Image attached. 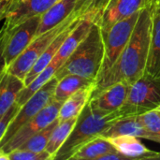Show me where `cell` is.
<instances>
[{
	"label": "cell",
	"instance_id": "6da1fadb",
	"mask_svg": "<svg viewBox=\"0 0 160 160\" xmlns=\"http://www.w3.org/2000/svg\"><path fill=\"white\" fill-rule=\"evenodd\" d=\"M152 5L141 10L128 45L111 70L97 82L93 94L119 82L132 84L146 72L153 26Z\"/></svg>",
	"mask_w": 160,
	"mask_h": 160
},
{
	"label": "cell",
	"instance_id": "7a4b0ae2",
	"mask_svg": "<svg viewBox=\"0 0 160 160\" xmlns=\"http://www.w3.org/2000/svg\"><path fill=\"white\" fill-rule=\"evenodd\" d=\"M104 52L103 32L100 24L95 21L87 36L57 70L55 77L60 80L66 75L76 74L97 81L102 67Z\"/></svg>",
	"mask_w": 160,
	"mask_h": 160
},
{
	"label": "cell",
	"instance_id": "3957f363",
	"mask_svg": "<svg viewBox=\"0 0 160 160\" xmlns=\"http://www.w3.org/2000/svg\"><path fill=\"white\" fill-rule=\"evenodd\" d=\"M124 117L119 111L102 114L94 111L88 103L78 117V121L54 160H70L74 154L86 142L101 136L114 122Z\"/></svg>",
	"mask_w": 160,
	"mask_h": 160
},
{
	"label": "cell",
	"instance_id": "277c9868",
	"mask_svg": "<svg viewBox=\"0 0 160 160\" xmlns=\"http://www.w3.org/2000/svg\"><path fill=\"white\" fill-rule=\"evenodd\" d=\"M160 106V74L145 72L134 82L126 103L119 110L124 117L137 116Z\"/></svg>",
	"mask_w": 160,
	"mask_h": 160
},
{
	"label": "cell",
	"instance_id": "5b68a950",
	"mask_svg": "<svg viewBox=\"0 0 160 160\" xmlns=\"http://www.w3.org/2000/svg\"><path fill=\"white\" fill-rule=\"evenodd\" d=\"M140 13L141 11L116 22L107 32L103 33L105 52L102 67L97 82L103 78L111 70L120 57L132 36Z\"/></svg>",
	"mask_w": 160,
	"mask_h": 160
},
{
	"label": "cell",
	"instance_id": "8992f818",
	"mask_svg": "<svg viewBox=\"0 0 160 160\" xmlns=\"http://www.w3.org/2000/svg\"><path fill=\"white\" fill-rule=\"evenodd\" d=\"M41 16L33 17L19 26L1 33V70H6L37 37Z\"/></svg>",
	"mask_w": 160,
	"mask_h": 160
},
{
	"label": "cell",
	"instance_id": "52a82bcc",
	"mask_svg": "<svg viewBox=\"0 0 160 160\" xmlns=\"http://www.w3.org/2000/svg\"><path fill=\"white\" fill-rule=\"evenodd\" d=\"M77 18H79V16L72 14L64 22L47 31L46 33L36 37L35 39L30 43V45L6 70L24 81L28 72L34 67L38 58L44 53V52L47 50L50 44L62 31H64L68 26H69Z\"/></svg>",
	"mask_w": 160,
	"mask_h": 160
},
{
	"label": "cell",
	"instance_id": "ba28073f",
	"mask_svg": "<svg viewBox=\"0 0 160 160\" xmlns=\"http://www.w3.org/2000/svg\"><path fill=\"white\" fill-rule=\"evenodd\" d=\"M57 82L58 79L54 76L22 106L20 112L8 128L4 137L0 140V146L9 141L24 124L29 122L46 106L53 101V95Z\"/></svg>",
	"mask_w": 160,
	"mask_h": 160
},
{
	"label": "cell",
	"instance_id": "9c48e42d",
	"mask_svg": "<svg viewBox=\"0 0 160 160\" xmlns=\"http://www.w3.org/2000/svg\"><path fill=\"white\" fill-rule=\"evenodd\" d=\"M62 104L63 102L55 100L51 102L34 118L24 124L9 141L0 146V153L9 154L13 150L20 148L27 140L50 126L58 118Z\"/></svg>",
	"mask_w": 160,
	"mask_h": 160
},
{
	"label": "cell",
	"instance_id": "30bf717a",
	"mask_svg": "<svg viewBox=\"0 0 160 160\" xmlns=\"http://www.w3.org/2000/svg\"><path fill=\"white\" fill-rule=\"evenodd\" d=\"M57 1L59 0H13L0 14L4 21L1 33L9 31L33 17L41 16Z\"/></svg>",
	"mask_w": 160,
	"mask_h": 160
},
{
	"label": "cell",
	"instance_id": "8fae6325",
	"mask_svg": "<svg viewBox=\"0 0 160 160\" xmlns=\"http://www.w3.org/2000/svg\"><path fill=\"white\" fill-rule=\"evenodd\" d=\"M131 83L119 82L92 95L89 101L91 108L102 114L119 111L126 103Z\"/></svg>",
	"mask_w": 160,
	"mask_h": 160
},
{
	"label": "cell",
	"instance_id": "7c38bea8",
	"mask_svg": "<svg viewBox=\"0 0 160 160\" xmlns=\"http://www.w3.org/2000/svg\"><path fill=\"white\" fill-rule=\"evenodd\" d=\"M153 2L154 0H110L96 22L100 24L103 33L107 32L116 22L141 11Z\"/></svg>",
	"mask_w": 160,
	"mask_h": 160
},
{
	"label": "cell",
	"instance_id": "4fadbf2b",
	"mask_svg": "<svg viewBox=\"0 0 160 160\" xmlns=\"http://www.w3.org/2000/svg\"><path fill=\"white\" fill-rule=\"evenodd\" d=\"M117 151L128 159H160V152L147 148L137 137L117 135L107 138Z\"/></svg>",
	"mask_w": 160,
	"mask_h": 160
},
{
	"label": "cell",
	"instance_id": "5bb4252c",
	"mask_svg": "<svg viewBox=\"0 0 160 160\" xmlns=\"http://www.w3.org/2000/svg\"><path fill=\"white\" fill-rule=\"evenodd\" d=\"M117 135H130L139 139H145L160 143V135L149 131L138 121L136 116H128L118 119L101 136L109 138Z\"/></svg>",
	"mask_w": 160,
	"mask_h": 160
},
{
	"label": "cell",
	"instance_id": "9a60e30c",
	"mask_svg": "<svg viewBox=\"0 0 160 160\" xmlns=\"http://www.w3.org/2000/svg\"><path fill=\"white\" fill-rule=\"evenodd\" d=\"M78 0H59L41 15L37 37L64 22L75 10Z\"/></svg>",
	"mask_w": 160,
	"mask_h": 160
},
{
	"label": "cell",
	"instance_id": "2e32d148",
	"mask_svg": "<svg viewBox=\"0 0 160 160\" xmlns=\"http://www.w3.org/2000/svg\"><path fill=\"white\" fill-rule=\"evenodd\" d=\"M82 19V17H79L77 18L69 26H68L64 31H62L56 38L50 44V46L47 48V50L44 52V53L38 58V60L36 62V64L34 65V67L31 68V70L28 72V74L26 75L25 79H24V83L25 86L28 85L44 68H46L51 62L53 60V58L55 57L56 53L58 52L59 49L61 48L62 44L64 43V41L66 40V38L68 37V35L72 32V30L78 25V23L81 22V20Z\"/></svg>",
	"mask_w": 160,
	"mask_h": 160
},
{
	"label": "cell",
	"instance_id": "e0dca14e",
	"mask_svg": "<svg viewBox=\"0 0 160 160\" xmlns=\"http://www.w3.org/2000/svg\"><path fill=\"white\" fill-rule=\"evenodd\" d=\"M25 87L24 81L4 70L0 76V115L4 114L15 102L20 92Z\"/></svg>",
	"mask_w": 160,
	"mask_h": 160
},
{
	"label": "cell",
	"instance_id": "ac0fdd59",
	"mask_svg": "<svg viewBox=\"0 0 160 160\" xmlns=\"http://www.w3.org/2000/svg\"><path fill=\"white\" fill-rule=\"evenodd\" d=\"M96 84L84 87L72 96H70L65 102H63L62 107L59 112V120L64 121L74 117H79L82 110L89 103L93 92L95 90Z\"/></svg>",
	"mask_w": 160,
	"mask_h": 160
},
{
	"label": "cell",
	"instance_id": "d6986e66",
	"mask_svg": "<svg viewBox=\"0 0 160 160\" xmlns=\"http://www.w3.org/2000/svg\"><path fill=\"white\" fill-rule=\"evenodd\" d=\"M152 37L146 72L152 75L160 74V6L152 5Z\"/></svg>",
	"mask_w": 160,
	"mask_h": 160
},
{
	"label": "cell",
	"instance_id": "ffe728a7",
	"mask_svg": "<svg viewBox=\"0 0 160 160\" xmlns=\"http://www.w3.org/2000/svg\"><path fill=\"white\" fill-rule=\"evenodd\" d=\"M96 83L97 81L94 79L86 78L76 74L66 75L62 79L58 80L53 95V100L65 102L70 96H72L77 91Z\"/></svg>",
	"mask_w": 160,
	"mask_h": 160
},
{
	"label": "cell",
	"instance_id": "44dd1931",
	"mask_svg": "<svg viewBox=\"0 0 160 160\" xmlns=\"http://www.w3.org/2000/svg\"><path fill=\"white\" fill-rule=\"evenodd\" d=\"M115 147L111 142L102 136H98L82 145L71 158L72 160H99V158L111 152L115 151ZM70 159V160H71Z\"/></svg>",
	"mask_w": 160,
	"mask_h": 160
},
{
	"label": "cell",
	"instance_id": "7402d4cb",
	"mask_svg": "<svg viewBox=\"0 0 160 160\" xmlns=\"http://www.w3.org/2000/svg\"><path fill=\"white\" fill-rule=\"evenodd\" d=\"M77 121H78V117L70 118L64 121H59V123L53 129L45 149L52 156V160H54L56 154L58 153L60 148L63 146V144L66 142V141L71 134Z\"/></svg>",
	"mask_w": 160,
	"mask_h": 160
},
{
	"label": "cell",
	"instance_id": "603a6c76",
	"mask_svg": "<svg viewBox=\"0 0 160 160\" xmlns=\"http://www.w3.org/2000/svg\"><path fill=\"white\" fill-rule=\"evenodd\" d=\"M59 121H60L59 118H57L50 126H48L47 128H45L44 129H42L41 131H39L38 133L34 135L29 140H27L20 148L25 149V150H30L33 152H38V153L45 151L48 142L50 140V137H51L53 129L59 123Z\"/></svg>",
	"mask_w": 160,
	"mask_h": 160
},
{
	"label": "cell",
	"instance_id": "cb8c5ba5",
	"mask_svg": "<svg viewBox=\"0 0 160 160\" xmlns=\"http://www.w3.org/2000/svg\"><path fill=\"white\" fill-rule=\"evenodd\" d=\"M136 118L149 131L160 135V112L158 109L137 115Z\"/></svg>",
	"mask_w": 160,
	"mask_h": 160
},
{
	"label": "cell",
	"instance_id": "d4e9b609",
	"mask_svg": "<svg viewBox=\"0 0 160 160\" xmlns=\"http://www.w3.org/2000/svg\"><path fill=\"white\" fill-rule=\"evenodd\" d=\"M7 155L8 160H52V156L46 150L38 153L18 148Z\"/></svg>",
	"mask_w": 160,
	"mask_h": 160
},
{
	"label": "cell",
	"instance_id": "484cf974",
	"mask_svg": "<svg viewBox=\"0 0 160 160\" xmlns=\"http://www.w3.org/2000/svg\"><path fill=\"white\" fill-rule=\"evenodd\" d=\"M21 108L22 106L15 102L4 114L0 115V140L4 137L8 128L10 126L11 122L20 112Z\"/></svg>",
	"mask_w": 160,
	"mask_h": 160
},
{
	"label": "cell",
	"instance_id": "4316f807",
	"mask_svg": "<svg viewBox=\"0 0 160 160\" xmlns=\"http://www.w3.org/2000/svg\"><path fill=\"white\" fill-rule=\"evenodd\" d=\"M97 0H78L73 14L79 17L89 16Z\"/></svg>",
	"mask_w": 160,
	"mask_h": 160
},
{
	"label": "cell",
	"instance_id": "83f0119b",
	"mask_svg": "<svg viewBox=\"0 0 160 160\" xmlns=\"http://www.w3.org/2000/svg\"><path fill=\"white\" fill-rule=\"evenodd\" d=\"M109 1L110 0H97V2L95 3V6H94L89 16H91L92 18L95 19V21H97L98 18L99 17V15L101 14L102 10L106 7V5L109 3Z\"/></svg>",
	"mask_w": 160,
	"mask_h": 160
},
{
	"label": "cell",
	"instance_id": "f1b7e54d",
	"mask_svg": "<svg viewBox=\"0 0 160 160\" xmlns=\"http://www.w3.org/2000/svg\"><path fill=\"white\" fill-rule=\"evenodd\" d=\"M128 160V158L125 156V155H123L122 153H120L119 151H117V150H115V151H113V152H111V153H109V154H107V155H104V156H102L99 160Z\"/></svg>",
	"mask_w": 160,
	"mask_h": 160
},
{
	"label": "cell",
	"instance_id": "f546056e",
	"mask_svg": "<svg viewBox=\"0 0 160 160\" xmlns=\"http://www.w3.org/2000/svg\"><path fill=\"white\" fill-rule=\"evenodd\" d=\"M13 0H0V5H1V7H0V14L1 13H3L5 10H6V8L10 5V3L12 2Z\"/></svg>",
	"mask_w": 160,
	"mask_h": 160
},
{
	"label": "cell",
	"instance_id": "4dcf8cb0",
	"mask_svg": "<svg viewBox=\"0 0 160 160\" xmlns=\"http://www.w3.org/2000/svg\"><path fill=\"white\" fill-rule=\"evenodd\" d=\"M156 4H158V6H160V0H154Z\"/></svg>",
	"mask_w": 160,
	"mask_h": 160
},
{
	"label": "cell",
	"instance_id": "1f68e13d",
	"mask_svg": "<svg viewBox=\"0 0 160 160\" xmlns=\"http://www.w3.org/2000/svg\"><path fill=\"white\" fill-rule=\"evenodd\" d=\"M158 112H160V106H159V107H158Z\"/></svg>",
	"mask_w": 160,
	"mask_h": 160
},
{
	"label": "cell",
	"instance_id": "d6a6232c",
	"mask_svg": "<svg viewBox=\"0 0 160 160\" xmlns=\"http://www.w3.org/2000/svg\"><path fill=\"white\" fill-rule=\"evenodd\" d=\"M6 9H7V8H6Z\"/></svg>",
	"mask_w": 160,
	"mask_h": 160
}]
</instances>
